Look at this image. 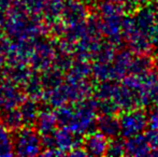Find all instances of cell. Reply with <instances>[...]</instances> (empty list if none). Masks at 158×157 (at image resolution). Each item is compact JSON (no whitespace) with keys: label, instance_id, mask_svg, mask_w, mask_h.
<instances>
[{"label":"cell","instance_id":"cell-13","mask_svg":"<svg viewBox=\"0 0 158 157\" xmlns=\"http://www.w3.org/2000/svg\"><path fill=\"white\" fill-rule=\"evenodd\" d=\"M156 1H157V4H158V0H156Z\"/></svg>","mask_w":158,"mask_h":157},{"label":"cell","instance_id":"cell-9","mask_svg":"<svg viewBox=\"0 0 158 157\" xmlns=\"http://www.w3.org/2000/svg\"><path fill=\"white\" fill-rule=\"evenodd\" d=\"M148 125L152 129L158 130V105H154L148 113Z\"/></svg>","mask_w":158,"mask_h":157},{"label":"cell","instance_id":"cell-4","mask_svg":"<svg viewBox=\"0 0 158 157\" xmlns=\"http://www.w3.org/2000/svg\"><path fill=\"white\" fill-rule=\"evenodd\" d=\"M125 147L126 155L129 156H151V153H152V147L144 134L127 138Z\"/></svg>","mask_w":158,"mask_h":157},{"label":"cell","instance_id":"cell-11","mask_svg":"<svg viewBox=\"0 0 158 157\" xmlns=\"http://www.w3.org/2000/svg\"><path fill=\"white\" fill-rule=\"evenodd\" d=\"M111 2H114V3H118V4H121V3H123V4H126L128 1H130V0H110Z\"/></svg>","mask_w":158,"mask_h":157},{"label":"cell","instance_id":"cell-2","mask_svg":"<svg viewBox=\"0 0 158 157\" xmlns=\"http://www.w3.org/2000/svg\"><path fill=\"white\" fill-rule=\"evenodd\" d=\"M124 39L127 41L128 46L135 54H148L153 51V44L139 29L133 21L132 15L124 19L123 23Z\"/></svg>","mask_w":158,"mask_h":157},{"label":"cell","instance_id":"cell-3","mask_svg":"<svg viewBox=\"0 0 158 157\" xmlns=\"http://www.w3.org/2000/svg\"><path fill=\"white\" fill-rule=\"evenodd\" d=\"M121 134L125 138L143 134L148 127V113L138 108V109L125 111L119 119Z\"/></svg>","mask_w":158,"mask_h":157},{"label":"cell","instance_id":"cell-7","mask_svg":"<svg viewBox=\"0 0 158 157\" xmlns=\"http://www.w3.org/2000/svg\"><path fill=\"white\" fill-rule=\"evenodd\" d=\"M144 134L152 147L151 156H158V130L150 128L148 131H144Z\"/></svg>","mask_w":158,"mask_h":157},{"label":"cell","instance_id":"cell-10","mask_svg":"<svg viewBox=\"0 0 158 157\" xmlns=\"http://www.w3.org/2000/svg\"><path fill=\"white\" fill-rule=\"evenodd\" d=\"M150 102L153 103L155 105H158V80L157 82L154 84V86L152 87L150 92Z\"/></svg>","mask_w":158,"mask_h":157},{"label":"cell","instance_id":"cell-8","mask_svg":"<svg viewBox=\"0 0 158 157\" xmlns=\"http://www.w3.org/2000/svg\"><path fill=\"white\" fill-rule=\"evenodd\" d=\"M108 154L113 156H122L126 155V147L125 142L121 141L119 139H115L112 143H111L110 147H109Z\"/></svg>","mask_w":158,"mask_h":157},{"label":"cell","instance_id":"cell-12","mask_svg":"<svg viewBox=\"0 0 158 157\" xmlns=\"http://www.w3.org/2000/svg\"><path fill=\"white\" fill-rule=\"evenodd\" d=\"M139 3H143V4H146V3H150L152 0H137Z\"/></svg>","mask_w":158,"mask_h":157},{"label":"cell","instance_id":"cell-1","mask_svg":"<svg viewBox=\"0 0 158 157\" xmlns=\"http://www.w3.org/2000/svg\"><path fill=\"white\" fill-rule=\"evenodd\" d=\"M138 29L153 44V50H158V4H148L132 15Z\"/></svg>","mask_w":158,"mask_h":157},{"label":"cell","instance_id":"cell-6","mask_svg":"<svg viewBox=\"0 0 158 157\" xmlns=\"http://www.w3.org/2000/svg\"><path fill=\"white\" fill-rule=\"evenodd\" d=\"M102 132L110 137H115L121 132V125L119 121L112 116H106L101 122Z\"/></svg>","mask_w":158,"mask_h":157},{"label":"cell","instance_id":"cell-5","mask_svg":"<svg viewBox=\"0 0 158 157\" xmlns=\"http://www.w3.org/2000/svg\"><path fill=\"white\" fill-rule=\"evenodd\" d=\"M135 53H133L132 51L129 50H123L121 53H118L115 58V65H114V70L117 74V78L122 79L125 78L130 73V68L131 64L135 58Z\"/></svg>","mask_w":158,"mask_h":157}]
</instances>
